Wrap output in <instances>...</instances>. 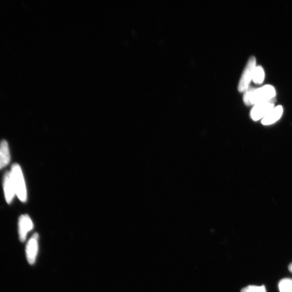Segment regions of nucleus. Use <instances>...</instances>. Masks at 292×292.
Instances as JSON below:
<instances>
[{
    "label": "nucleus",
    "mask_w": 292,
    "mask_h": 292,
    "mask_svg": "<svg viewBox=\"0 0 292 292\" xmlns=\"http://www.w3.org/2000/svg\"><path fill=\"white\" fill-rule=\"evenodd\" d=\"M276 95V90L271 85H266L258 89H248L244 92L243 102L247 106H251L271 100Z\"/></svg>",
    "instance_id": "1"
},
{
    "label": "nucleus",
    "mask_w": 292,
    "mask_h": 292,
    "mask_svg": "<svg viewBox=\"0 0 292 292\" xmlns=\"http://www.w3.org/2000/svg\"><path fill=\"white\" fill-rule=\"evenodd\" d=\"M10 172L14 185L16 195L20 201L25 202L27 196L26 185L20 166L15 163L11 167Z\"/></svg>",
    "instance_id": "2"
},
{
    "label": "nucleus",
    "mask_w": 292,
    "mask_h": 292,
    "mask_svg": "<svg viewBox=\"0 0 292 292\" xmlns=\"http://www.w3.org/2000/svg\"><path fill=\"white\" fill-rule=\"evenodd\" d=\"M256 67V59L254 56L250 57L242 74L238 85V91L246 92L249 89L251 80H253L254 69Z\"/></svg>",
    "instance_id": "3"
},
{
    "label": "nucleus",
    "mask_w": 292,
    "mask_h": 292,
    "mask_svg": "<svg viewBox=\"0 0 292 292\" xmlns=\"http://www.w3.org/2000/svg\"><path fill=\"white\" fill-rule=\"evenodd\" d=\"M275 102L276 99L274 98L271 100L254 105V107L251 110V118L254 121H258L264 118L274 108Z\"/></svg>",
    "instance_id": "4"
},
{
    "label": "nucleus",
    "mask_w": 292,
    "mask_h": 292,
    "mask_svg": "<svg viewBox=\"0 0 292 292\" xmlns=\"http://www.w3.org/2000/svg\"><path fill=\"white\" fill-rule=\"evenodd\" d=\"M39 239L38 234L35 233L27 244L26 253L29 264L33 265L36 261L39 250Z\"/></svg>",
    "instance_id": "5"
},
{
    "label": "nucleus",
    "mask_w": 292,
    "mask_h": 292,
    "mask_svg": "<svg viewBox=\"0 0 292 292\" xmlns=\"http://www.w3.org/2000/svg\"><path fill=\"white\" fill-rule=\"evenodd\" d=\"M18 226L20 241L24 242L26 240L28 233L33 229V221L29 215H22L19 218Z\"/></svg>",
    "instance_id": "6"
},
{
    "label": "nucleus",
    "mask_w": 292,
    "mask_h": 292,
    "mask_svg": "<svg viewBox=\"0 0 292 292\" xmlns=\"http://www.w3.org/2000/svg\"><path fill=\"white\" fill-rule=\"evenodd\" d=\"M3 190L5 200L8 203H10L12 202L15 195H16V192L10 172H7L4 174Z\"/></svg>",
    "instance_id": "7"
},
{
    "label": "nucleus",
    "mask_w": 292,
    "mask_h": 292,
    "mask_svg": "<svg viewBox=\"0 0 292 292\" xmlns=\"http://www.w3.org/2000/svg\"><path fill=\"white\" fill-rule=\"evenodd\" d=\"M283 113V108L282 106L274 107L262 120V124L264 125H270L275 123L281 118Z\"/></svg>",
    "instance_id": "8"
},
{
    "label": "nucleus",
    "mask_w": 292,
    "mask_h": 292,
    "mask_svg": "<svg viewBox=\"0 0 292 292\" xmlns=\"http://www.w3.org/2000/svg\"><path fill=\"white\" fill-rule=\"evenodd\" d=\"M10 160L9 146L5 140L0 143V169L8 165Z\"/></svg>",
    "instance_id": "9"
},
{
    "label": "nucleus",
    "mask_w": 292,
    "mask_h": 292,
    "mask_svg": "<svg viewBox=\"0 0 292 292\" xmlns=\"http://www.w3.org/2000/svg\"><path fill=\"white\" fill-rule=\"evenodd\" d=\"M280 292H292V279L285 278L279 282Z\"/></svg>",
    "instance_id": "10"
},
{
    "label": "nucleus",
    "mask_w": 292,
    "mask_h": 292,
    "mask_svg": "<svg viewBox=\"0 0 292 292\" xmlns=\"http://www.w3.org/2000/svg\"><path fill=\"white\" fill-rule=\"evenodd\" d=\"M265 72L261 66H256L253 74V80L255 84H261L264 81Z\"/></svg>",
    "instance_id": "11"
},
{
    "label": "nucleus",
    "mask_w": 292,
    "mask_h": 292,
    "mask_svg": "<svg viewBox=\"0 0 292 292\" xmlns=\"http://www.w3.org/2000/svg\"><path fill=\"white\" fill-rule=\"evenodd\" d=\"M241 292H267L265 286L249 285L242 290Z\"/></svg>",
    "instance_id": "12"
},
{
    "label": "nucleus",
    "mask_w": 292,
    "mask_h": 292,
    "mask_svg": "<svg viewBox=\"0 0 292 292\" xmlns=\"http://www.w3.org/2000/svg\"><path fill=\"white\" fill-rule=\"evenodd\" d=\"M289 270L292 273V262L289 266Z\"/></svg>",
    "instance_id": "13"
}]
</instances>
